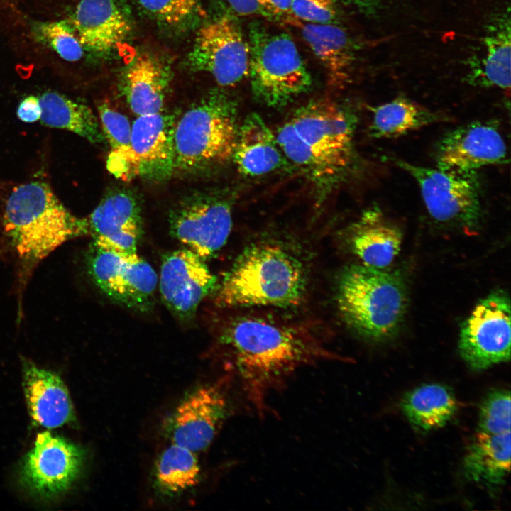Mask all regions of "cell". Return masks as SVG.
I'll return each instance as SVG.
<instances>
[{
  "label": "cell",
  "mask_w": 511,
  "mask_h": 511,
  "mask_svg": "<svg viewBox=\"0 0 511 511\" xmlns=\"http://www.w3.org/2000/svg\"><path fill=\"white\" fill-rule=\"evenodd\" d=\"M244 397L260 416L268 398L304 366L339 359L307 323L272 316L244 314L229 322L221 336Z\"/></svg>",
  "instance_id": "6da1fadb"
},
{
  "label": "cell",
  "mask_w": 511,
  "mask_h": 511,
  "mask_svg": "<svg viewBox=\"0 0 511 511\" xmlns=\"http://www.w3.org/2000/svg\"><path fill=\"white\" fill-rule=\"evenodd\" d=\"M352 117L327 99L300 107L275 135L282 153L317 185L335 182L352 158Z\"/></svg>",
  "instance_id": "7a4b0ae2"
},
{
  "label": "cell",
  "mask_w": 511,
  "mask_h": 511,
  "mask_svg": "<svg viewBox=\"0 0 511 511\" xmlns=\"http://www.w3.org/2000/svg\"><path fill=\"white\" fill-rule=\"evenodd\" d=\"M307 275L303 263L275 242L246 247L226 273L216 301L226 307L299 304L304 297Z\"/></svg>",
  "instance_id": "3957f363"
},
{
  "label": "cell",
  "mask_w": 511,
  "mask_h": 511,
  "mask_svg": "<svg viewBox=\"0 0 511 511\" xmlns=\"http://www.w3.org/2000/svg\"><path fill=\"white\" fill-rule=\"evenodd\" d=\"M5 232L24 262L42 260L65 242L88 234L86 218L75 216L45 182L16 187L3 214Z\"/></svg>",
  "instance_id": "277c9868"
},
{
  "label": "cell",
  "mask_w": 511,
  "mask_h": 511,
  "mask_svg": "<svg viewBox=\"0 0 511 511\" xmlns=\"http://www.w3.org/2000/svg\"><path fill=\"white\" fill-rule=\"evenodd\" d=\"M336 303L342 319L356 333L370 341H385L403 321L406 287L397 273L353 264L340 275Z\"/></svg>",
  "instance_id": "5b68a950"
},
{
  "label": "cell",
  "mask_w": 511,
  "mask_h": 511,
  "mask_svg": "<svg viewBox=\"0 0 511 511\" xmlns=\"http://www.w3.org/2000/svg\"><path fill=\"white\" fill-rule=\"evenodd\" d=\"M236 118L235 102L217 90L185 111L173 129L175 171L203 172L232 158L238 132Z\"/></svg>",
  "instance_id": "8992f818"
},
{
  "label": "cell",
  "mask_w": 511,
  "mask_h": 511,
  "mask_svg": "<svg viewBox=\"0 0 511 511\" xmlns=\"http://www.w3.org/2000/svg\"><path fill=\"white\" fill-rule=\"evenodd\" d=\"M248 36V74L258 101L268 106L280 107L310 88L311 74L288 34L273 32L253 21Z\"/></svg>",
  "instance_id": "52a82bcc"
},
{
  "label": "cell",
  "mask_w": 511,
  "mask_h": 511,
  "mask_svg": "<svg viewBox=\"0 0 511 511\" xmlns=\"http://www.w3.org/2000/svg\"><path fill=\"white\" fill-rule=\"evenodd\" d=\"M395 164L414 178L427 211L435 221L458 226L466 231L477 228L482 208L475 172L430 168L399 159L395 160Z\"/></svg>",
  "instance_id": "ba28073f"
},
{
  "label": "cell",
  "mask_w": 511,
  "mask_h": 511,
  "mask_svg": "<svg viewBox=\"0 0 511 511\" xmlns=\"http://www.w3.org/2000/svg\"><path fill=\"white\" fill-rule=\"evenodd\" d=\"M174 116L158 112L137 116L132 124L128 148L109 153L107 168L114 176L128 180L141 177L163 180L174 168Z\"/></svg>",
  "instance_id": "9c48e42d"
},
{
  "label": "cell",
  "mask_w": 511,
  "mask_h": 511,
  "mask_svg": "<svg viewBox=\"0 0 511 511\" xmlns=\"http://www.w3.org/2000/svg\"><path fill=\"white\" fill-rule=\"evenodd\" d=\"M232 198L221 192H199L170 211V233L204 260L226 243L232 229Z\"/></svg>",
  "instance_id": "30bf717a"
},
{
  "label": "cell",
  "mask_w": 511,
  "mask_h": 511,
  "mask_svg": "<svg viewBox=\"0 0 511 511\" xmlns=\"http://www.w3.org/2000/svg\"><path fill=\"white\" fill-rule=\"evenodd\" d=\"M458 348L467 365L482 370L510 358V301L502 290L481 299L461 326Z\"/></svg>",
  "instance_id": "8fae6325"
},
{
  "label": "cell",
  "mask_w": 511,
  "mask_h": 511,
  "mask_svg": "<svg viewBox=\"0 0 511 511\" xmlns=\"http://www.w3.org/2000/svg\"><path fill=\"white\" fill-rule=\"evenodd\" d=\"M87 268L94 283L111 300L140 312L153 306L158 277L137 253L116 252L92 243Z\"/></svg>",
  "instance_id": "7c38bea8"
},
{
  "label": "cell",
  "mask_w": 511,
  "mask_h": 511,
  "mask_svg": "<svg viewBox=\"0 0 511 511\" xmlns=\"http://www.w3.org/2000/svg\"><path fill=\"white\" fill-rule=\"evenodd\" d=\"M248 44L237 21L228 16L211 21L197 32L187 65L210 74L223 87L233 86L248 75Z\"/></svg>",
  "instance_id": "4fadbf2b"
},
{
  "label": "cell",
  "mask_w": 511,
  "mask_h": 511,
  "mask_svg": "<svg viewBox=\"0 0 511 511\" xmlns=\"http://www.w3.org/2000/svg\"><path fill=\"white\" fill-rule=\"evenodd\" d=\"M84 458V451L77 445L48 432L38 434L23 460L21 481L40 496L60 494L78 477Z\"/></svg>",
  "instance_id": "5bb4252c"
},
{
  "label": "cell",
  "mask_w": 511,
  "mask_h": 511,
  "mask_svg": "<svg viewBox=\"0 0 511 511\" xmlns=\"http://www.w3.org/2000/svg\"><path fill=\"white\" fill-rule=\"evenodd\" d=\"M216 280L204 260L188 248L163 256L160 292L167 307L182 320L194 317L201 302L215 290Z\"/></svg>",
  "instance_id": "9a60e30c"
},
{
  "label": "cell",
  "mask_w": 511,
  "mask_h": 511,
  "mask_svg": "<svg viewBox=\"0 0 511 511\" xmlns=\"http://www.w3.org/2000/svg\"><path fill=\"white\" fill-rule=\"evenodd\" d=\"M507 147L495 121H473L446 133L437 150L438 168L475 172L480 167L505 163Z\"/></svg>",
  "instance_id": "2e32d148"
},
{
  "label": "cell",
  "mask_w": 511,
  "mask_h": 511,
  "mask_svg": "<svg viewBox=\"0 0 511 511\" xmlns=\"http://www.w3.org/2000/svg\"><path fill=\"white\" fill-rule=\"evenodd\" d=\"M227 414L226 399L216 385L189 392L172 414L167 429L172 442L195 453L212 442Z\"/></svg>",
  "instance_id": "e0dca14e"
},
{
  "label": "cell",
  "mask_w": 511,
  "mask_h": 511,
  "mask_svg": "<svg viewBox=\"0 0 511 511\" xmlns=\"http://www.w3.org/2000/svg\"><path fill=\"white\" fill-rule=\"evenodd\" d=\"M94 244L120 253H137L141 236V209L126 190L108 194L86 218Z\"/></svg>",
  "instance_id": "ac0fdd59"
},
{
  "label": "cell",
  "mask_w": 511,
  "mask_h": 511,
  "mask_svg": "<svg viewBox=\"0 0 511 511\" xmlns=\"http://www.w3.org/2000/svg\"><path fill=\"white\" fill-rule=\"evenodd\" d=\"M72 23L82 47L101 53L114 50L131 30L129 16L118 0H81Z\"/></svg>",
  "instance_id": "d6986e66"
},
{
  "label": "cell",
  "mask_w": 511,
  "mask_h": 511,
  "mask_svg": "<svg viewBox=\"0 0 511 511\" xmlns=\"http://www.w3.org/2000/svg\"><path fill=\"white\" fill-rule=\"evenodd\" d=\"M23 373L26 401L36 424L53 429L74 421L69 392L59 375L29 361L23 362Z\"/></svg>",
  "instance_id": "ffe728a7"
},
{
  "label": "cell",
  "mask_w": 511,
  "mask_h": 511,
  "mask_svg": "<svg viewBox=\"0 0 511 511\" xmlns=\"http://www.w3.org/2000/svg\"><path fill=\"white\" fill-rule=\"evenodd\" d=\"M347 240L352 253L363 265L385 268L398 255L402 234L400 229L374 206L364 211L351 225Z\"/></svg>",
  "instance_id": "44dd1931"
},
{
  "label": "cell",
  "mask_w": 511,
  "mask_h": 511,
  "mask_svg": "<svg viewBox=\"0 0 511 511\" xmlns=\"http://www.w3.org/2000/svg\"><path fill=\"white\" fill-rule=\"evenodd\" d=\"M172 79L170 67L154 55L138 53L126 68L123 92L137 116L162 111Z\"/></svg>",
  "instance_id": "7402d4cb"
},
{
  "label": "cell",
  "mask_w": 511,
  "mask_h": 511,
  "mask_svg": "<svg viewBox=\"0 0 511 511\" xmlns=\"http://www.w3.org/2000/svg\"><path fill=\"white\" fill-rule=\"evenodd\" d=\"M483 38L484 52L471 62L467 80L473 85L495 87L507 92L510 88V9L488 23Z\"/></svg>",
  "instance_id": "603a6c76"
},
{
  "label": "cell",
  "mask_w": 511,
  "mask_h": 511,
  "mask_svg": "<svg viewBox=\"0 0 511 511\" xmlns=\"http://www.w3.org/2000/svg\"><path fill=\"white\" fill-rule=\"evenodd\" d=\"M232 158L241 174L260 176L278 168L283 155L275 135L260 115L251 113L238 127Z\"/></svg>",
  "instance_id": "cb8c5ba5"
},
{
  "label": "cell",
  "mask_w": 511,
  "mask_h": 511,
  "mask_svg": "<svg viewBox=\"0 0 511 511\" xmlns=\"http://www.w3.org/2000/svg\"><path fill=\"white\" fill-rule=\"evenodd\" d=\"M297 24L304 41L324 67L330 84L341 87L350 79L355 62L354 45L339 24Z\"/></svg>",
  "instance_id": "d4e9b609"
},
{
  "label": "cell",
  "mask_w": 511,
  "mask_h": 511,
  "mask_svg": "<svg viewBox=\"0 0 511 511\" xmlns=\"http://www.w3.org/2000/svg\"><path fill=\"white\" fill-rule=\"evenodd\" d=\"M510 432L498 434L478 432L463 459L466 477L488 487L503 483L510 471Z\"/></svg>",
  "instance_id": "484cf974"
},
{
  "label": "cell",
  "mask_w": 511,
  "mask_h": 511,
  "mask_svg": "<svg viewBox=\"0 0 511 511\" xmlns=\"http://www.w3.org/2000/svg\"><path fill=\"white\" fill-rule=\"evenodd\" d=\"M371 136L393 138L449 118L405 97H397L371 108Z\"/></svg>",
  "instance_id": "4316f807"
},
{
  "label": "cell",
  "mask_w": 511,
  "mask_h": 511,
  "mask_svg": "<svg viewBox=\"0 0 511 511\" xmlns=\"http://www.w3.org/2000/svg\"><path fill=\"white\" fill-rule=\"evenodd\" d=\"M401 408L413 426L428 432L444 426L452 418L457 401L449 387L429 383L407 392L402 400Z\"/></svg>",
  "instance_id": "83f0119b"
},
{
  "label": "cell",
  "mask_w": 511,
  "mask_h": 511,
  "mask_svg": "<svg viewBox=\"0 0 511 511\" xmlns=\"http://www.w3.org/2000/svg\"><path fill=\"white\" fill-rule=\"evenodd\" d=\"M45 126L64 129L83 137L92 143L105 141L100 124L87 105L56 92H46L38 98Z\"/></svg>",
  "instance_id": "f1b7e54d"
},
{
  "label": "cell",
  "mask_w": 511,
  "mask_h": 511,
  "mask_svg": "<svg viewBox=\"0 0 511 511\" xmlns=\"http://www.w3.org/2000/svg\"><path fill=\"white\" fill-rule=\"evenodd\" d=\"M200 467L196 453L172 444L159 456L155 466L158 488L165 494H177L194 486Z\"/></svg>",
  "instance_id": "f546056e"
},
{
  "label": "cell",
  "mask_w": 511,
  "mask_h": 511,
  "mask_svg": "<svg viewBox=\"0 0 511 511\" xmlns=\"http://www.w3.org/2000/svg\"><path fill=\"white\" fill-rule=\"evenodd\" d=\"M510 392L495 390L483 400L478 416V432L498 434L510 432Z\"/></svg>",
  "instance_id": "4dcf8cb0"
},
{
  "label": "cell",
  "mask_w": 511,
  "mask_h": 511,
  "mask_svg": "<svg viewBox=\"0 0 511 511\" xmlns=\"http://www.w3.org/2000/svg\"><path fill=\"white\" fill-rule=\"evenodd\" d=\"M200 0H138L153 18L167 26H179L192 20Z\"/></svg>",
  "instance_id": "1f68e13d"
},
{
  "label": "cell",
  "mask_w": 511,
  "mask_h": 511,
  "mask_svg": "<svg viewBox=\"0 0 511 511\" xmlns=\"http://www.w3.org/2000/svg\"><path fill=\"white\" fill-rule=\"evenodd\" d=\"M97 109L103 135L111 147L110 153L126 150L132 128L128 118L107 103L99 104Z\"/></svg>",
  "instance_id": "d6a6232c"
},
{
  "label": "cell",
  "mask_w": 511,
  "mask_h": 511,
  "mask_svg": "<svg viewBox=\"0 0 511 511\" xmlns=\"http://www.w3.org/2000/svg\"><path fill=\"white\" fill-rule=\"evenodd\" d=\"M290 14L309 23L339 24V12L334 0H292Z\"/></svg>",
  "instance_id": "836d02e7"
},
{
  "label": "cell",
  "mask_w": 511,
  "mask_h": 511,
  "mask_svg": "<svg viewBox=\"0 0 511 511\" xmlns=\"http://www.w3.org/2000/svg\"><path fill=\"white\" fill-rule=\"evenodd\" d=\"M42 33L54 50L65 60H79L83 54L82 45L74 32L62 22L45 23Z\"/></svg>",
  "instance_id": "e575fe53"
},
{
  "label": "cell",
  "mask_w": 511,
  "mask_h": 511,
  "mask_svg": "<svg viewBox=\"0 0 511 511\" xmlns=\"http://www.w3.org/2000/svg\"><path fill=\"white\" fill-rule=\"evenodd\" d=\"M233 11L243 16H260L269 21H280L259 0H227Z\"/></svg>",
  "instance_id": "d590c367"
},
{
  "label": "cell",
  "mask_w": 511,
  "mask_h": 511,
  "mask_svg": "<svg viewBox=\"0 0 511 511\" xmlns=\"http://www.w3.org/2000/svg\"><path fill=\"white\" fill-rule=\"evenodd\" d=\"M41 107L39 99L34 96L25 98L18 105L17 116L20 120L26 123H33L41 116Z\"/></svg>",
  "instance_id": "8d00e7d4"
},
{
  "label": "cell",
  "mask_w": 511,
  "mask_h": 511,
  "mask_svg": "<svg viewBox=\"0 0 511 511\" xmlns=\"http://www.w3.org/2000/svg\"><path fill=\"white\" fill-rule=\"evenodd\" d=\"M292 2V0H267V7L280 21L295 24L299 21L290 14Z\"/></svg>",
  "instance_id": "74e56055"
},
{
  "label": "cell",
  "mask_w": 511,
  "mask_h": 511,
  "mask_svg": "<svg viewBox=\"0 0 511 511\" xmlns=\"http://www.w3.org/2000/svg\"><path fill=\"white\" fill-rule=\"evenodd\" d=\"M346 5L356 9L362 14L374 16L380 6L381 0H340Z\"/></svg>",
  "instance_id": "f35d334b"
},
{
  "label": "cell",
  "mask_w": 511,
  "mask_h": 511,
  "mask_svg": "<svg viewBox=\"0 0 511 511\" xmlns=\"http://www.w3.org/2000/svg\"><path fill=\"white\" fill-rule=\"evenodd\" d=\"M259 1L267 7V0H259ZM268 8V7H267Z\"/></svg>",
  "instance_id": "ab89813d"
}]
</instances>
